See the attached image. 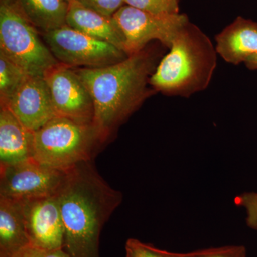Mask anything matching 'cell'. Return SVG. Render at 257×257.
I'll use <instances>...</instances> for the list:
<instances>
[{
    "label": "cell",
    "instance_id": "9",
    "mask_svg": "<svg viewBox=\"0 0 257 257\" xmlns=\"http://www.w3.org/2000/svg\"><path fill=\"white\" fill-rule=\"evenodd\" d=\"M57 116L93 124L92 96L73 67L59 63L44 76Z\"/></svg>",
    "mask_w": 257,
    "mask_h": 257
},
{
    "label": "cell",
    "instance_id": "6",
    "mask_svg": "<svg viewBox=\"0 0 257 257\" xmlns=\"http://www.w3.org/2000/svg\"><path fill=\"white\" fill-rule=\"evenodd\" d=\"M44 41L61 64L73 68H96L128 57L114 45L89 36L68 25L45 32Z\"/></svg>",
    "mask_w": 257,
    "mask_h": 257
},
{
    "label": "cell",
    "instance_id": "16",
    "mask_svg": "<svg viewBox=\"0 0 257 257\" xmlns=\"http://www.w3.org/2000/svg\"><path fill=\"white\" fill-rule=\"evenodd\" d=\"M30 23L42 33L67 25L69 3L64 0H16Z\"/></svg>",
    "mask_w": 257,
    "mask_h": 257
},
{
    "label": "cell",
    "instance_id": "10",
    "mask_svg": "<svg viewBox=\"0 0 257 257\" xmlns=\"http://www.w3.org/2000/svg\"><path fill=\"white\" fill-rule=\"evenodd\" d=\"M19 202L30 245L45 249L64 248V227L57 196Z\"/></svg>",
    "mask_w": 257,
    "mask_h": 257
},
{
    "label": "cell",
    "instance_id": "22",
    "mask_svg": "<svg viewBox=\"0 0 257 257\" xmlns=\"http://www.w3.org/2000/svg\"><path fill=\"white\" fill-rule=\"evenodd\" d=\"M186 255L187 257H245V250L242 246H226L208 248Z\"/></svg>",
    "mask_w": 257,
    "mask_h": 257
},
{
    "label": "cell",
    "instance_id": "19",
    "mask_svg": "<svg viewBox=\"0 0 257 257\" xmlns=\"http://www.w3.org/2000/svg\"><path fill=\"white\" fill-rule=\"evenodd\" d=\"M125 249L126 257H187L186 253L169 252L136 239H128Z\"/></svg>",
    "mask_w": 257,
    "mask_h": 257
},
{
    "label": "cell",
    "instance_id": "4",
    "mask_svg": "<svg viewBox=\"0 0 257 257\" xmlns=\"http://www.w3.org/2000/svg\"><path fill=\"white\" fill-rule=\"evenodd\" d=\"M104 143L93 124L57 116L34 132L32 158L67 172L79 164L93 161Z\"/></svg>",
    "mask_w": 257,
    "mask_h": 257
},
{
    "label": "cell",
    "instance_id": "17",
    "mask_svg": "<svg viewBox=\"0 0 257 257\" xmlns=\"http://www.w3.org/2000/svg\"><path fill=\"white\" fill-rule=\"evenodd\" d=\"M29 76L20 66L0 52V105L8 104Z\"/></svg>",
    "mask_w": 257,
    "mask_h": 257
},
{
    "label": "cell",
    "instance_id": "24",
    "mask_svg": "<svg viewBox=\"0 0 257 257\" xmlns=\"http://www.w3.org/2000/svg\"><path fill=\"white\" fill-rule=\"evenodd\" d=\"M244 64H246L248 69L251 70H257V52L247 59Z\"/></svg>",
    "mask_w": 257,
    "mask_h": 257
},
{
    "label": "cell",
    "instance_id": "13",
    "mask_svg": "<svg viewBox=\"0 0 257 257\" xmlns=\"http://www.w3.org/2000/svg\"><path fill=\"white\" fill-rule=\"evenodd\" d=\"M67 25L89 36L109 42L125 52L124 35L113 17L88 9L74 0L69 3Z\"/></svg>",
    "mask_w": 257,
    "mask_h": 257
},
{
    "label": "cell",
    "instance_id": "18",
    "mask_svg": "<svg viewBox=\"0 0 257 257\" xmlns=\"http://www.w3.org/2000/svg\"><path fill=\"white\" fill-rule=\"evenodd\" d=\"M125 5L153 14L179 13V0H125Z\"/></svg>",
    "mask_w": 257,
    "mask_h": 257
},
{
    "label": "cell",
    "instance_id": "25",
    "mask_svg": "<svg viewBox=\"0 0 257 257\" xmlns=\"http://www.w3.org/2000/svg\"><path fill=\"white\" fill-rule=\"evenodd\" d=\"M64 1L67 2V3H70V2L74 1V0H64Z\"/></svg>",
    "mask_w": 257,
    "mask_h": 257
},
{
    "label": "cell",
    "instance_id": "11",
    "mask_svg": "<svg viewBox=\"0 0 257 257\" xmlns=\"http://www.w3.org/2000/svg\"><path fill=\"white\" fill-rule=\"evenodd\" d=\"M5 106L24 126L35 132L57 116L44 77L29 76Z\"/></svg>",
    "mask_w": 257,
    "mask_h": 257
},
{
    "label": "cell",
    "instance_id": "20",
    "mask_svg": "<svg viewBox=\"0 0 257 257\" xmlns=\"http://www.w3.org/2000/svg\"><path fill=\"white\" fill-rule=\"evenodd\" d=\"M234 203L246 211V222L248 227L257 230V192H243L236 196Z\"/></svg>",
    "mask_w": 257,
    "mask_h": 257
},
{
    "label": "cell",
    "instance_id": "3",
    "mask_svg": "<svg viewBox=\"0 0 257 257\" xmlns=\"http://www.w3.org/2000/svg\"><path fill=\"white\" fill-rule=\"evenodd\" d=\"M169 49L150 78L152 89L181 97L205 90L217 64L216 47L209 37L189 21Z\"/></svg>",
    "mask_w": 257,
    "mask_h": 257
},
{
    "label": "cell",
    "instance_id": "7",
    "mask_svg": "<svg viewBox=\"0 0 257 257\" xmlns=\"http://www.w3.org/2000/svg\"><path fill=\"white\" fill-rule=\"evenodd\" d=\"M113 18L121 29L128 56L146 48L156 40L170 48L179 30L189 21L184 14L157 15L124 5Z\"/></svg>",
    "mask_w": 257,
    "mask_h": 257
},
{
    "label": "cell",
    "instance_id": "8",
    "mask_svg": "<svg viewBox=\"0 0 257 257\" xmlns=\"http://www.w3.org/2000/svg\"><path fill=\"white\" fill-rule=\"evenodd\" d=\"M67 172L47 167L35 159L0 167V197L24 201L56 195Z\"/></svg>",
    "mask_w": 257,
    "mask_h": 257
},
{
    "label": "cell",
    "instance_id": "2",
    "mask_svg": "<svg viewBox=\"0 0 257 257\" xmlns=\"http://www.w3.org/2000/svg\"><path fill=\"white\" fill-rule=\"evenodd\" d=\"M160 57L146 47L111 65L74 68L92 96L93 125L104 143L153 94L149 86Z\"/></svg>",
    "mask_w": 257,
    "mask_h": 257
},
{
    "label": "cell",
    "instance_id": "21",
    "mask_svg": "<svg viewBox=\"0 0 257 257\" xmlns=\"http://www.w3.org/2000/svg\"><path fill=\"white\" fill-rule=\"evenodd\" d=\"M88 9L108 17L115 13L125 5V0H76Z\"/></svg>",
    "mask_w": 257,
    "mask_h": 257
},
{
    "label": "cell",
    "instance_id": "5",
    "mask_svg": "<svg viewBox=\"0 0 257 257\" xmlns=\"http://www.w3.org/2000/svg\"><path fill=\"white\" fill-rule=\"evenodd\" d=\"M0 52L30 76L44 77L60 63L16 0L0 3Z\"/></svg>",
    "mask_w": 257,
    "mask_h": 257
},
{
    "label": "cell",
    "instance_id": "12",
    "mask_svg": "<svg viewBox=\"0 0 257 257\" xmlns=\"http://www.w3.org/2000/svg\"><path fill=\"white\" fill-rule=\"evenodd\" d=\"M217 54L238 65L257 52V23L238 17L216 36Z\"/></svg>",
    "mask_w": 257,
    "mask_h": 257
},
{
    "label": "cell",
    "instance_id": "23",
    "mask_svg": "<svg viewBox=\"0 0 257 257\" xmlns=\"http://www.w3.org/2000/svg\"><path fill=\"white\" fill-rule=\"evenodd\" d=\"M14 257H72L64 248L60 249H45V248L27 246Z\"/></svg>",
    "mask_w": 257,
    "mask_h": 257
},
{
    "label": "cell",
    "instance_id": "1",
    "mask_svg": "<svg viewBox=\"0 0 257 257\" xmlns=\"http://www.w3.org/2000/svg\"><path fill=\"white\" fill-rule=\"evenodd\" d=\"M56 196L64 224V249L72 257H99L101 229L122 202V193L89 161L67 171Z\"/></svg>",
    "mask_w": 257,
    "mask_h": 257
},
{
    "label": "cell",
    "instance_id": "15",
    "mask_svg": "<svg viewBox=\"0 0 257 257\" xmlns=\"http://www.w3.org/2000/svg\"><path fill=\"white\" fill-rule=\"evenodd\" d=\"M30 245L21 203L0 197V257H14Z\"/></svg>",
    "mask_w": 257,
    "mask_h": 257
},
{
    "label": "cell",
    "instance_id": "14",
    "mask_svg": "<svg viewBox=\"0 0 257 257\" xmlns=\"http://www.w3.org/2000/svg\"><path fill=\"white\" fill-rule=\"evenodd\" d=\"M34 133L5 106L0 109V167L32 158Z\"/></svg>",
    "mask_w": 257,
    "mask_h": 257
}]
</instances>
